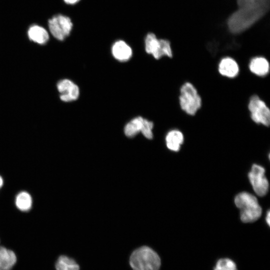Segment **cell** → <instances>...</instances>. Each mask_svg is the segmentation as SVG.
<instances>
[{"mask_svg":"<svg viewBox=\"0 0 270 270\" xmlns=\"http://www.w3.org/2000/svg\"><path fill=\"white\" fill-rule=\"evenodd\" d=\"M144 118L141 116L136 117L128 122L124 127L125 134L130 138L134 137L140 132Z\"/></svg>","mask_w":270,"mask_h":270,"instance_id":"cell-17","label":"cell"},{"mask_svg":"<svg viewBox=\"0 0 270 270\" xmlns=\"http://www.w3.org/2000/svg\"><path fill=\"white\" fill-rule=\"evenodd\" d=\"M15 204L20 210L24 212H28L32 204V196L26 191L20 192L16 196Z\"/></svg>","mask_w":270,"mask_h":270,"instance_id":"cell-16","label":"cell"},{"mask_svg":"<svg viewBox=\"0 0 270 270\" xmlns=\"http://www.w3.org/2000/svg\"><path fill=\"white\" fill-rule=\"evenodd\" d=\"M184 141V136L182 131L178 129L170 130L166 136L167 148L173 152H178Z\"/></svg>","mask_w":270,"mask_h":270,"instance_id":"cell-13","label":"cell"},{"mask_svg":"<svg viewBox=\"0 0 270 270\" xmlns=\"http://www.w3.org/2000/svg\"><path fill=\"white\" fill-rule=\"evenodd\" d=\"M57 88L60 93V98L64 102L74 101L78 98L79 88L70 80L64 79L58 82Z\"/></svg>","mask_w":270,"mask_h":270,"instance_id":"cell-9","label":"cell"},{"mask_svg":"<svg viewBox=\"0 0 270 270\" xmlns=\"http://www.w3.org/2000/svg\"><path fill=\"white\" fill-rule=\"evenodd\" d=\"M266 222L270 226V210H268V212L267 214H266Z\"/></svg>","mask_w":270,"mask_h":270,"instance_id":"cell-22","label":"cell"},{"mask_svg":"<svg viewBox=\"0 0 270 270\" xmlns=\"http://www.w3.org/2000/svg\"><path fill=\"white\" fill-rule=\"evenodd\" d=\"M16 262V255L13 251L0 246V270H11Z\"/></svg>","mask_w":270,"mask_h":270,"instance_id":"cell-14","label":"cell"},{"mask_svg":"<svg viewBox=\"0 0 270 270\" xmlns=\"http://www.w3.org/2000/svg\"><path fill=\"white\" fill-rule=\"evenodd\" d=\"M234 203L240 210V218L244 222H252L261 216L262 210L255 196L248 192L238 194L234 198Z\"/></svg>","mask_w":270,"mask_h":270,"instance_id":"cell-3","label":"cell"},{"mask_svg":"<svg viewBox=\"0 0 270 270\" xmlns=\"http://www.w3.org/2000/svg\"><path fill=\"white\" fill-rule=\"evenodd\" d=\"M4 184V180L1 176H0V189L2 188Z\"/></svg>","mask_w":270,"mask_h":270,"instance_id":"cell-23","label":"cell"},{"mask_svg":"<svg viewBox=\"0 0 270 270\" xmlns=\"http://www.w3.org/2000/svg\"><path fill=\"white\" fill-rule=\"evenodd\" d=\"M144 44L146 52L152 54L156 60L164 56L170 58L173 56L170 41L166 39H158L154 33L147 34Z\"/></svg>","mask_w":270,"mask_h":270,"instance_id":"cell-6","label":"cell"},{"mask_svg":"<svg viewBox=\"0 0 270 270\" xmlns=\"http://www.w3.org/2000/svg\"><path fill=\"white\" fill-rule=\"evenodd\" d=\"M130 264L133 270H159L161 261L155 251L148 246H144L132 253Z\"/></svg>","mask_w":270,"mask_h":270,"instance_id":"cell-2","label":"cell"},{"mask_svg":"<svg viewBox=\"0 0 270 270\" xmlns=\"http://www.w3.org/2000/svg\"><path fill=\"white\" fill-rule=\"evenodd\" d=\"M28 34L31 40L40 44H45L49 39L47 31L38 25L31 26L28 30Z\"/></svg>","mask_w":270,"mask_h":270,"instance_id":"cell-15","label":"cell"},{"mask_svg":"<svg viewBox=\"0 0 270 270\" xmlns=\"http://www.w3.org/2000/svg\"><path fill=\"white\" fill-rule=\"evenodd\" d=\"M214 270H238L234 262L229 258H221L218 260Z\"/></svg>","mask_w":270,"mask_h":270,"instance_id":"cell-19","label":"cell"},{"mask_svg":"<svg viewBox=\"0 0 270 270\" xmlns=\"http://www.w3.org/2000/svg\"><path fill=\"white\" fill-rule=\"evenodd\" d=\"M48 27L52 34L57 40H63L68 36L73 24L70 18L62 14H57L48 20Z\"/></svg>","mask_w":270,"mask_h":270,"instance_id":"cell-7","label":"cell"},{"mask_svg":"<svg viewBox=\"0 0 270 270\" xmlns=\"http://www.w3.org/2000/svg\"><path fill=\"white\" fill-rule=\"evenodd\" d=\"M248 66L250 71L258 76H266L270 72V63L265 57L262 56H256L252 58Z\"/></svg>","mask_w":270,"mask_h":270,"instance_id":"cell-11","label":"cell"},{"mask_svg":"<svg viewBox=\"0 0 270 270\" xmlns=\"http://www.w3.org/2000/svg\"><path fill=\"white\" fill-rule=\"evenodd\" d=\"M80 0H64L66 3L70 4H75Z\"/></svg>","mask_w":270,"mask_h":270,"instance_id":"cell-21","label":"cell"},{"mask_svg":"<svg viewBox=\"0 0 270 270\" xmlns=\"http://www.w3.org/2000/svg\"><path fill=\"white\" fill-rule=\"evenodd\" d=\"M250 117L254 122L268 127L270 124V110L264 100L256 94L252 96L248 104Z\"/></svg>","mask_w":270,"mask_h":270,"instance_id":"cell-5","label":"cell"},{"mask_svg":"<svg viewBox=\"0 0 270 270\" xmlns=\"http://www.w3.org/2000/svg\"><path fill=\"white\" fill-rule=\"evenodd\" d=\"M218 73L222 76L234 78L240 72V66L238 62L230 56H224L218 62Z\"/></svg>","mask_w":270,"mask_h":270,"instance_id":"cell-10","label":"cell"},{"mask_svg":"<svg viewBox=\"0 0 270 270\" xmlns=\"http://www.w3.org/2000/svg\"><path fill=\"white\" fill-rule=\"evenodd\" d=\"M264 174L265 170L262 166L254 164L248 176L254 190L260 196H265L268 190V182Z\"/></svg>","mask_w":270,"mask_h":270,"instance_id":"cell-8","label":"cell"},{"mask_svg":"<svg viewBox=\"0 0 270 270\" xmlns=\"http://www.w3.org/2000/svg\"><path fill=\"white\" fill-rule=\"evenodd\" d=\"M178 103L180 109L188 116H194L201 108L202 97L190 82H186L180 87Z\"/></svg>","mask_w":270,"mask_h":270,"instance_id":"cell-4","label":"cell"},{"mask_svg":"<svg viewBox=\"0 0 270 270\" xmlns=\"http://www.w3.org/2000/svg\"><path fill=\"white\" fill-rule=\"evenodd\" d=\"M114 57L120 62L128 60L132 56L131 48L124 41L120 40L115 42L112 48Z\"/></svg>","mask_w":270,"mask_h":270,"instance_id":"cell-12","label":"cell"},{"mask_svg":"<svg viewBox=\"0 0 270 270\" xmlns=\"http://www.w3.org/2000/svg\"><path fill=\"white\" fill-rule=\"evenodd\" d=\"M237 8L228 17L229 32L238 34L248 30L268 12L270 0H236Z\"/></svg>","mask_w":270,"mask_h":270,"instance_id":"cell-1","label":"cell"},{"mask_svg":"<svg viewBox=\"0 0 270 270\" xmlns=\"http://www.w3.org/2000/svg\"><path fill=\"white\" fill-rule=\"evenodd\" d=\"M154 123L146 119H144L140 132L148 139H152L153 137L152 129Z\"/></svg>","mask_w":270,"mask_h":270,"instance_id":"cell-20","label":"cell"},{"mask_svg":"<svg viewBox=\"0 0 270 270\" xmlns=\"http://www.w3.org/2000/svg\"><path fill=\"white\" fill-rule=\"evenodd\" d=\"M56 270H80V266L72 258L66 256H60L56 264Z\"/></svg>","mask_w":270,"mask_h":270,"instance_id":"cell-18","label":"cell"}]
</instances>
